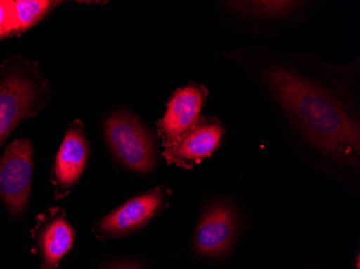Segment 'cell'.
Wrapping results in <instances>:
<instances>
[{
	"mask_svg": "<svg viewBox=\"0 0 360 269\" xmlns=\"http://www.w3.org/2000/svg\"><path fill=\"white\" fill-rule=\"evenodd\" d=\"M32 163L30 139L13 141L0 157V196L12 214H21L27 206Z\"/></svg>",
	"mask_w": 360,
	"mask_h": 269,
	"instance_id": "5",
	"label": "cell"
},
{
	"mask_svg": "<svg viewBox=\"0 0 360 269\" xmlns=\"http://www.w3.org/2000/svg\"><path fill=\"white\" fill-rule=\"evenodd\" d=\"M37 98L32 81L20 74L0 80V145L27 114Z\"/></svg>",
	"mask_w": 360,
	"mask_h": 269,
	"instance_id": "9",
	"label": "cell"
},
{
	"mask_svg": "<svg viewBox=\"0 0 360 269\" xmlns=\"http://www.w3.org/2000/svg\"><path fill=\"white\" fill-rule=\"evenodd\" d=\"M88 155V143L82 133L68 131L58 150L54 166V173L62 187H72L78 181L84 173Z\"/></svg>",
	"mask_w": 360,
	"mask_h": 269,
	"instance_id": "10",
	"label": "cell"
},
{
	"mask_svg": "<svg viewBox=\"0 0 360 269\" xmlns=\"http://www.w3.org/2000/svg\"><path fill=\"white\" fill-rule=\"evenodd\" d=\"M75 232L64 218H58L44 228L40 238L44 267L52 269L68 254L74 242Z\"/></svg>",
	"mask_w": 360,
	"mask_h": 269,
	"instance_id": "11",
	"label": "cell"
},
{
	"mask_svg": "<svg viewBox=\"0 0 360 269\" xmlns=\"http://www.w3.org/2000/svg\"><path fill=\"white\" fill-rule=\"evenodd\" d=\"M254 86L284 140L329 168H360V58L326 62L266 46L222 51Z\"/></svg>",
	"mask_w": 360,
	"mask_h": 269,
	"instance_id": "1",
	"label": "cell"
},
{
	"mask_svg": "<svg viewBox=\"0 0 360 269\" xmlns=\"http://www.w3.org/2000/svg\"><path fill=\"white\" fill-rule=\"evenodd\" d=\"M240 216L233 204L217 199L204 208L194 232L196 254L207 258L226 256L236 242Z\"/></svg>",
	"mask_w": 360,
	"mask_h": 269,
	"instance_id": "4",
	"label": "cell"
},
{
	"mask_svg": "<svg viewBox=\"0 0 360 269\" xmlns=\"http://www.w3.org/2000/svg\"><path fill=\"white\" fill-rule=\"evenodd\" d=\"M165 203L163 190L155 189L127 200L121 207L107 214L100 230L108 237H121L134 232L155 218Z\"/></svg>",
	"mask_w": 360,
	"mask_h": 269,
	"instance_id": "8",
	"label": "cell"
},
{
	"mask_svg": "<svg viewBox=\"0 0 360 269\" xmlns=\"http://www.w3.org/2000/svg\"><path fill=\"white\" fill-rule=\"evenodd\" d=\"M319 4L307 0H226L218 1V10L226 27L274 37L303 23Z\"/></svg>",
	"mask_w": 360,
	"mask_h": 269,
	"instance_id": "2",
	"label": "cell"
},
{
	"mask_svg": "<svg viewBox=\"0 0 360 269\" xmlns=\"http://www.w3.org/2000/svg\"><path fill=\"white\" fill-rule=\"evenodd\" d=\"M207 95L208 90L203 84H189L174 93L160 122V133L167 147L199 122Z\"/></svg>",
	"mask_w": 360,
	"mask_h": 269,
	"instance_id": "7",
	"label": "cell"
},
{
	"mask_svg": "<svg viewBox=\"0 0 360 269\" xmlns=\"http://www.w3.org/2000/svg\"><path fill=\"white\" fill-rule=\"evenodd\" d=\"M13 4L16 32H22L40 21L58 3L48 0H19Z\"/></svg>",
	"mask_w": 360,
	"mask_h": 269,
	"instance_id": "12",
	"label": "cell"
},
{
	"mask_svg": "<svg viewBox=\"0 0 360 269\" xmlns=\"http://www.w3.org/2000/svg\"><path fill=\"white\" fill-rule=\"evenodd\" d=\"M226 136V126L215 117L200 119L191 129L167 147L169 162L184 166L201 163L217 151Z\"/></svg>",
	"mask_w": 360,
	"mask_h": 269,
	"instance_id": "6",
	"label": "cell"
},
{
	"mask_svg": "<svg viewBox=\"0 0 360 269\" xmlns=\"http://www.w3.org/2000/svg\"><path fill=\"white\" fill-rule=\"evenodd\" d=\"M105 137L117 161L134 173H151L158 161V147L148 129L127 110L112 113L105 123Z\"/></svg>",
	"mask_w": 360,
	"mask_h": 269,
	"instance_id": "3",
	"label": "cell"
},
{
	"mask_svg": "<svg viewBox=\"0 0 360 269\" xmlns=\"http://www.w3.org/2000/svg\"><path fill=\"white\" fill-rule=\"evenodd\" d=\"M107 269H143L139 263L133 262V261H127V262L118 263V264L112 265Z\"/></svg>",
	"mask_w": 360,
	"mask_h": 269,
	"instance_id": "14",
	"label": "cell"
},
{
	"mask_svg": "<svg viewBox=\"0 0 360 269\" xmlns=\"http://www.w3.org/2000/svg\"><path fill=\"white\" fill-rule=\"evenodd\" d=\"M16 32L13 1L0 0V39Z\"/></svg>",
	"mask_w": 360,
	"mask_h": 269,
	"instance_id": "13",
	"label": "cell"
}]
</instances>
